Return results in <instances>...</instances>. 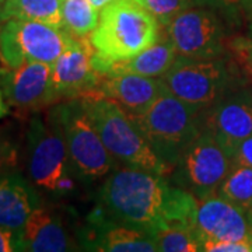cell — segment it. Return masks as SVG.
I'll use <instances>...</instances> for the list:
<instances>
[{
	"label": "cell",
	"mask_w": 252,
	"mask_h": 252,
	"mask_svg": "<svg viewBox=\"0 0 252 252\" xmlns=\"http://www.w3.org/2000/svg\"><path fill=\"white\" fill-rule=\"evenodd\" d=\"M198 205L199 199L187 189L132 167L115 170L99 190V206L112 220L152 235L171 225L195 227Z\"/></svg>",
	"instance_id": "6da1fadb"
},
{
	"label": "cell",
	"mask_w": 252,
	"mask_h": 252,
	"mask_svg": "<svg viewBox=\"0 0 252 252\" xmlns=\"http://www.w3.org/2000/svg\"><path fill=\"white\" fill-rule=\"evenodd\" d=\"M160 23L135 0H115L99 11L97 28L90 35L93 64L107 74L112 64L127 61L160 39Z\"/></svg>",
	"instance_id": "7a4b0ae2"
},
{
	"label": "cell",
	"mask_w": 252,
	"mask_h": 252,
	"mask_svg": "<svg viewBox=\"0 0 252 252\" xmlns=\"http://www.w3.org/2000/svg\"><path fill=\"white\" fill-rule=\"evenodd\" d=\"M28 180L38 192L54 198L69 196L79 177L69 158L62 125L55 107L46 118L34 115L27 130Z\"/></svg>",
	"instance_id": "3957f363"
},
{
	"label": "cell",
	"mask_w": 252,
	"mask_h": 252,
	"mask_svg": "<svg viewBox=\"0 0 252 252\" xmlns=\"http://www.w3.org/2000/svg\"><path fill=\"white\" fill-rule=\"evenodd\" d=\"M81 99L102 143L115 160L162 177L171 172V167L154 152L140 127L119 104L105 97Z\"/></svg>",
	"instance_id": "277c9868"
},
{
	"label": "cell",
	"mask_w": 252,
	"mask_h": 252,
	"mask_svg": "<svg viewBox=\"0 0 252 252\" xmlns=\"http://www.w3.org/2000/svg\"><path fill=\"white\" fill-rule=\"evenodd\" d=\"M205 109L164 93L143 114L132 117L154 152L171 168L188 146L203 132Z\"/></svg>",
	"instance_id": "5b68a950"
},
{
	"label": "cell",
	"mask_w": 252,
	"mask_h": 252,
	"mask_svg": "<svg viewBox=\"0 0 252 252\" xmlns=\"http://www.w3.org/2000/svg\"><path fill=\"white\" fill-rule=\"evenodd\" d=\"M161 79L172 95L203 109L215 105L238 86L234 66L223 56L206 61L178 56Z\"/></svg>",
	"instance_id": "8992f818"
},
{
	"label": "cell",
	"mask_w": 252,
	"mask_h": 252,
	"mask_svg": "<svg viewBox=\"0 0 252 252\" xmlns=\"http://www.w3.org/2000/svg\"><path fill=\"white\" fill-rule=\"evenodd\" d=\"M67 146L69 158L79 178L98 180L115 167V158L102 143L81 98L55 105Z\"/></svg>",
	"instance_id": "52a82bcc"
},
{
	"label": "cell",
	"mask_w": 252,
	"mask_h": 252,
	"mask_svg": "<svg viewBox=\"0 0 252 252\" xmlns=\"http://www.w3.org/2000/svg\"><path fill=\"white\" fill-rule=\"evenodd\" d=\"M72 39L73 35L64 28L10 18L0 26V58L7 67L27 62L54 64Z\"/></svg>",
	"instance_id": "ba28073f"
},
{
	"label": "cell",
	"mask_w": 252,
	"mask_h": 252,
	"mask_svg": "<svg viewBox=\"0 0 252 252\" xmlns=\"http://www.w3.org/2000/svg\"><path fill=\"white\" fill-rule=\"evenodd\" d=\"M175 168V181L202 200L217 195L231 168V157L216 137L203 129L181 156Z\"/></svg>",
	"instance_id": "9c48e42d"
},
{
	"label": "cell",
	"mask_w": 252,
	"mask_h": 252,
	"mask_svg": "<svg viewBox=\"0 0 252 252\" xmlns=\"http://www.w3.org/2000/svg\"><path fill=\"white\" fill-rule=\"evenodd\" d=\"M178 56L195 61L221 58L225 52V27L213 9H187L167 26Z\"/></svg>",
	"instance_id": "30bf717a"
},
{
	"label": "cell",
	"mask_w": 252,
	"mask_h": 252,
	"mask_svg": "<svg viewBox=\"0 0 252 252\" xmlns=\"http://www.w3.org/2000/svg\"><path fill=\"white\" fill-rule=\"evenodd\" d=\"M94 48L90 36L76 38L52 64V79L59 99L98 95L102 74L93 64Z\"/></svg>",
	"instance_id": "8fae6325"
},
{
	"label": "cell",
	"mask_w": 252,
	"mask_h": 252,
	"mask_svg": "<svg viewBox=\"0 0 252 252\" xmlns=\"http://www.w3.org/2000/svg\"><path fill=\"white\" fill-rule=\"evenodd\" d=\"M1 90L9 105L26 111H39L61 101L49 63L27 62L3 70Z\"/></svg>",
	"instance_id": "7c38bea8"
},
{
	"label": "cell",
	"mask_w": 252,
	"mask_h": 252,
	"mask_svg": "<svg viewBox=\"0 0 252 252\" xmlns=\"http://www.w3.org/2000/svg\"><path fill=\"white\" fill-rule=\"evenodd\" d=\"M79 244L83 250L104 252H156L154 237L143 230L118 223L97 206L87 217L79 231Z\"/></svg>",
	"instance_id": "4fadbf2b"
},
{
	"label": "cell",
	"mask_w": 252,
	"mask_h": 252,
	"mask_svg": "<svg viewBox=\"0 0 252 252\" xmlns=\"http://www.w3.org/2000/svg\"><path fill=\"white\" fill-rule=\"evenodd\" d=\"M203 127L217 139L230 154L252 136V91L234 90L205 109Z\"/></svg>",
	"instance_id": "5bb4252c"
},
{
	"label": "cell",
	"mask_w": 252,
	"mask_h": 252,
	"mask_svg": "<svg viewBox=\"0 0 252 252\" xmlns=\"http://www.w3.org/2000/svg\"><path fill=\"white\" fill-rule=\"evenodd\" d=\"M195 228L202 241V251L205 241L252 238V224L247 212L219 195L199 200Z\"/></svg>",
	"instance_id": "9a60e30c"
},
{
	"label": "cell",
	"mask_w": 252,
	"mask_h": 252,
	"mask_svg": "<svg viewBox=\"0 0 252 252\" xmlns=\"http://www.w3.org/2000/svg\"><path fill=\"white\" fill-rule=\"evenodd\" d=\"M167 93L161 77H149L130 72L102 74L98 95L119 104L130 117L143 114L156 99Z\"/></svg>",
	"instance_id": "2e32d148"
},
{
	"label": "cell",
	"mask_w": 252,
	"mask_h": 252,
	"mask_svg": "<svg viewBox=\"0 0 252 252\" xmlns=\"http://www.w3.org/2000/svg\"><path fill=\"white\" fill-rule=\"evenodd\" d=\"M17 251L63 252L74 250L62 217L45 206L36 207L16 233Z\"/></svg>",
	"instance_id": "e0dca14e"
},
{
	"label": "cell",
	"mask_w": 252,
	"mask_h": 252,
	"mask_svg": "<svg viewBox=\"0 0 252 252\" xmlns=\"http://www.w3.org/2000/svg\"><path fill=\"white\" fill-rule=\"evenodd\" d=\"M42 205L39 192L18 171L0 175V225L18 233L30 215Z\"/></svg>",
	"instance_id": "ac0fdd59"
},
{
	"label": "cell",
	"mask_w": 252,
	"mask_h": 252,
	"mask_svg": "<svg viewBox=\"0 0 252 252\" xmlns=\"http://www.w3.org/2000/svg\"><path fill=\"white\" fill-rule=\"evenodd\" d=\"M177 58L178 52L175 46L165 36L133 58L114 63L109 72H130L149 77H162L171 69Z\"/></svg>",
	"instance_id": "d6986e66"
},
{
	"label": "cell",
	"mask_w": 252,
	"mask_h": 252,
	"mask_svg": "<svg viewBox=\"0 0 252 252\" xmlns=\"http://www.w3.org/2000/svg\"><path fill=\"white\" fill-rule=\"evenodd\" d=\"M10 18L41 21L63 28L62 0H6L3 23Z\"/></svg>",
	"instance_id": "ffe728a7"
},
{
	"label": "cell",
	"mask_w": 252,
	"mask_h": 252,
	"mask_svg": "<svg viewBox=\"0 0 252 252\" xmlns=\"http://www.w3.org/2000/svg\"><path fill=\"white\" fill-rule=\"evenodd\" d=\"M63 28L76 38L90 36L99 21L98 10L89 0H62Z\"/></svg>",
	"instance_id": "44dd1931"
},
{
	"label": "cell",
	"mask_w": 252,
	"mask_h": 252,
	"mask_svg": "<svg viewBox=\"0 0 252 252\" xmlns=\"http://www.w3.org/2000/svg\"><path fill=\"white\" fill-rule=\"evenodd\" d=\"M217 195L234 203L248 213L252 206V168L245 165H231Z\"/></svg>",
	"instance_id": "7402d4cb"
},
{
	"label": "cell",
	"mask_w": 252,
	"mask_h": 252,
	"mask_svg": "<svg viewBox=\"0 0 252 252\" xmlns=\"http://www.w3.org/2000/svg\"><path fill=\"white\" fill-rule=\"evenodd\" d=\"M160 252L202 251V241L195 227L171 225L153 235Z\"/></svg>",
	"instance_id": "603a6c76"
},
{
	"label": "cell",
	"mask_w": 252,
	"mask_h": 252,
	"mask_svg": "<svg viewBox=\"0 0 252 252\" xmlns=\"http://www.w3.org/2000/svg\"><path fill=\"white\" fill-rule=\"evenodd\" d=\"M135 1L142 4L146 10H149L164 27H167L182 11L193 6L190 0H135Z\"/></svg>",
	"instance_id": "cb8c5ba5"
},
{
	"label": "cell",
	"mask_w": 252,
	"mask_h": 252,
	"mask_svg": "<svg viewBox=\"0 0 252 252\" xmlns=\"http://www.w3.org/2000/svg\"><path fill=\"white\" fill-rule=\"evenodd\" d=\"M18 146L17 143L0 132V175L10 171H16L18 165Z\"/></svg>",
	"instance_id": "d4e9b609"
},
{
	"label": "cell",
	"mask_w": 252,
	"mask_h": 252,
	"mask_svg": "<svg viewBox=\"0 0 252 252\" xmlns=\"http://www.w3.org/2000/svg\"><path fill=\"white\" fill-rule=\"evenodd\" d=\"M206 252H252V238L237 241H205Z\"/></svg>",
	"instance_id": "484cf974"
},
{
	"label": "cell",
	"mask_w": 252,
	"mask_h": 252,
	"mask_svg": "<svg viewBox=\"0 0 252 252\" xmlns=\"http://www.w3.org/2000/svg\"><path fill=\"white\" fill-rule=\"evenodd\" d=\"M231 165H245L252 168V136L237 146L234 153L231 154Z\"/></svg>",
	"instance_id": "4316f807"
},
{
	"label": "cell",
	"mask_w": 252,
	"mask_h": 252,
	"mask_svg": "<svg viewBox=\"0 0 252 252\" xmlns=\"http://www.w3.org/2000/svg\"><path fill=\"white\" fill-rule=\"evenodd\" d=\"M196 7H209L213 10H231L241 6L240 0H190Z\"/></svg>",
	"instance_id": "83f0119b"
},
{
	"label": "cell",
	"mask_w": 252,
	"mask_h": 252,
	"mask_svg": "<svg viewBox=\"0 0 252 252\" xmlns=\"http://www.w3.org/2000/svg\"><path fill=\"white\" fill-rule=\"evenodd\" d=\"M17 251L16 245V233L10 231L7 228H3L0 225V252Z\"/></svg>",
	"instance_id": "f1b7e54d"
},
{
	"label": "cell",
	"mask_w": 252,
	"mask_h": 252,
	"mask_svg": "<svg viewBox=\"0 0 252 252\" xmlns=\"http://www.w3.org/2000/svg\"><path fill=\"white\" fill-rule=\"evenodd\" d=\"M1 73H3V69H0V119L9 114V104L6 102L3 90H1Z\"/></svg>",
	"instance_id": "f546056e"
},
{
	"label": "cell",
	"mask_w": 252,
	"mask_h": 252,
	"mask_svg": "<svg viewBox=\"0 0 252 252\" xmlns=\"http://www.w3.org/2000/svg\"><path fill=\"white\" fill-rule=\"evenodd\" d=\"M243 55L245 56V62L250 67V72L252 74V41L245 42V45L243 46Z\"/></svg>",
	"instance_id": "4dcf8cb0"
},
{
	"label": "cell",
	"mask_w": 252,
	"mask_h": 252,
	"mask_svg": "<svg viewBox=\"0 0 252 252\" xmlns=\"http://www.w3.org/2000/svg\"><path fill=\"white\" fill-rule=\"evenodd\" d=\"M91 4L95 7V9L98 10V11H101V10L104 9L107 4H109V3H112V1H115V0H89Z\"/></svg>",
	"instance_id": "1f68e13d"
},
{
	"label": "cell",
	"mask_w": 252,
	"mask_h": 252,
	"mask_svg": "<svg viewBox=\"0 0 252 252\" xmlns=\"http://www.w3.org/2000/svg\"><path fill=\"white\" fill-rule=\"evenodd\" d=\"M240 1H241V6L244 7V10L247 11L250 21L252 23V0H240Z\"/></svg>",
	"instance_id": "d6a6232c"
},
{
	"label": "cell",
	"mask_w": 252,
	"mask_h": 252,
	"mask_svg": "<svg viewBox=\"0 0 252 252\" xmlns=\"http://www.w3.org/2000/svg\"><path fill=\"white\" fill-rule=\"evenodd\" d=\"M6 0H0V26L3 24V6Z\"/></svg>",
	"instance_id": "836d02e7"
},
{
	"label": "cell",
	"mask_w": 252,
	"mask_h": 252,
	"mask_svg": "<svg viewBox=\"0 0 252 252\" xmlns=\"http://www.w3.org/2000/svg\"><path fill=\"white\" fill-rule=\"evenodd\" d=\"M247 215H248V219H250V221H251V224H252V206L251 209L248 210V213H247Z\"/></svg>",
	"instance_id": "e575fe53"
},
{
	"label": "cell",
	"mask_w": 252,
	"mask_h": 252,
	"mask_svg": "<svg viewBox=\"0 0 252 252\" xmlns=\"http://www.w3.org/2000/svg\"><path fill=\"white\" fill-rule=\"evenodd\" d=\"M251 32H252V23H251Z\"/></svg>",
	"instance_id": "d590c367"
}]
</instances>
